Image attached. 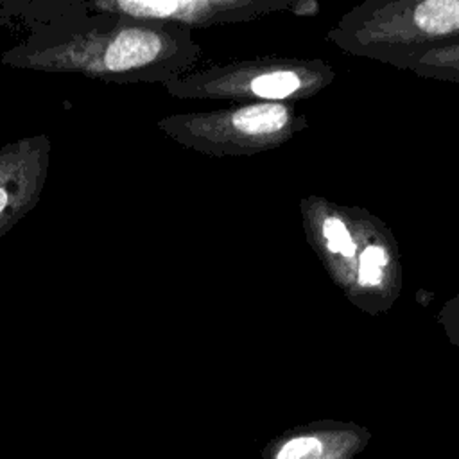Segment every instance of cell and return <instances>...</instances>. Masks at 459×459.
Here are the masks:
<instances>
[{"mask_svg": "<svg viewBox=\"0 0 459 459\" xmlns=\"http://www.w3.org/2000/svg\"><path fill=\"white\" fill-rule=\"evenodd\" d=\"M371 441V430L355 421L314 420L274 436L262 459H357Z\"/></svg>", "mask_w": 459, "mask_h": 459, "instance_id": "obj_8", "label": "cell"}, {"mask_svg": "<svg viewBox=\"0 0 459 459\" xmlns=\"http://www.w3.org/2000/svg\"><path fill=\"white\" fill-rule=\"evenodd\" d=\"M325 38L344 54L396 66L459 39V0H366Z\"/></svg>", "mask_w": 459, "mask_h": 459, "instance_id": "obj_3", "label": "cell"}, {"mask_svg": "<svg viewBox=\"0 0 459 459\" xmlns=\"http://www.w3.org/2000/svg\"><path fill=\"white\" fill-rule=\"evenodd\" d=\"M199 57L201 45L190 29L95 13L84 0H68L63 14L32 27L27 38L0 54V63L117 84H165L190 72Z\"/></svg>", "mask_w": 459, "mask_h": 459, "instance_id": "obj_1", "label": "cell"}, {"mask_svg": "<svg viewBox=\"0 0 459 459\" xmlns=\"http://www.w3.org/2000/svg\"><path fill=\"white\" fill-rule=\"evenodd\" d=\"M294 0H84L86 9L136 22L208 29L289 11Z\"/></svg>", "mask_w": 459, "mask_h": 459, "instance_id": "obj_6", "label": "cell"}, {"mask_svg": "<svg viewBox=\"0 0 459 459\" xmlns=\"http://www.w3.org/2000/svg\"><path fill=\"white\" fill-rule=\"evenodd\" d=\"M319 11H321V5L317 0H294L292 7L289 9V13L298 18H312V16H317Z\"/></svg>", "mask_w": 459, "mask_h": 459, "instance_id": "obj_11", "label": "cell"}, {"mask_svg": "<svg viewBox=\"0 0 459 459\" xmlns=\"http://www.w3.org/2000/svg\"><path fill=\"white\" fill-rule=\"evenodd\" d=\"M158 127L185 149L213 158H240L287 143L308 127V118L294 104L247 102L167 115Z\"/></svg>", "mask_w": 459, "mask_h": 459, "instance_id": "obj_5", "label": "cell"}, {"mask_svg": "<svg viewBox=\"0 0 459 459\" xmlns=\"http://www.w3.org/2000/svg\"><path fill=\"white\" fill-rule=\"evenodd\" d=\"M50 138L32 134L0 147V237L39 203L50 167Z\"/></svg>", "mask_w": 459, "mask_h": 459, "instance_id": "obj_7", "label": "cell"}, {"mask_svg": "<svg viewBox=\"0 0 459 459\" xmlns=\"http://www.w3.org/2000/svg\"><path fill=\"white\" fill-rule=\"evenodd\" d=\"M396 68L412 72L425 79L459 82V39L420 52L396 65Z\"/></svg>", "mask_w": 459, "mask_h": 459, "instance_id": "obj_9", "label": "cell"}, {"mask_svg": "<svg viewBox=\"0 0 459 459\" xmlns=\"http://www.w3.org/2000/svg\"><path fill=\"white\" fill-rule=\"evenodd\" d=\"M299 213L307 244L333 285L368 316H382L403 287L400 247L391 228L362 206L305 195Z\"/></svg>", "mask_w": 459, "mask_h": 459, "instance_id": "obj_2", "label": "cell"}, {"mask_svg": "<svg viewBox=\"0 0 459 459\" xmlns=\"http://www.w3.org/2000/svg\"><path fill=\"white\" fill-rule=\"evenodd\" d=\"M436 321L443 328L450 344L459 350V290L441 305L436 314Z\"/></svg>", "mask_w": 459, "mask_h": 459, "instance_id": "obj_10", "label": "cell"}, {"mask_svg": "<svg viewBox=\"0 0 459 459\" xmlns=\"http://www.w3.org/2000/svg\"><path fill=\"white\" fill-rule=\"evenodd\" d=\"M333 79V66L319 57L260 56L190 70L163 88L181 100L292 104L317 95Z\"/></svg>", "mask_w": 459, "mask_h": 459, "instance_id": "obj_4", "label": "cell"}]
</instances>
